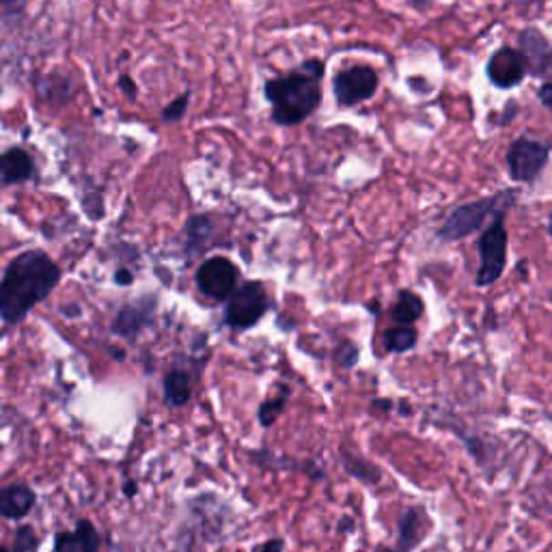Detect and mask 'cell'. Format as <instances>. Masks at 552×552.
I'll list each match as a JSON object with an SVG mask.
<instances>
[{
	"mask_svg": "<svg viewBox=\"0 0 552 552\" xmlns=\"http://www.w3.org/2000/svg\"><path fill=\"white\" fill-rule=\"evenodd\" d=\"M35 175V162L28 156L26 149L22 147H9L3 156H0V178H3V186L25 184V181L33 179Z\"/></svg>",
	"mask_w": 552,
	"mask_h": 552,
	"instance_id": "cell-15",
	"label": "cell"
},
{
	"mask_svg": "<svg viewBox=\"0 0 552 552\" xmlns=\"http://www.w3.org/2000/svg\"><path fill=\"white\" fill-rule=\"evenodd\" d=\"M119 87H121V91L126 93V96L130 97V99L137 97L138 89H137V85H134V80L130 78V76H121V78H119Z\"/></svg>",
	"mask_w": 552,
	"mask_h": 552,
	"instance_id": "cell-26",
	"label": "cell"
},
{
	"mask_svg": "<svg viewBox=\"0 0 552 552\" xmlns=\"http://www.w3.org/2000/svg\"><path fill=\"white\" fill-rule=\"evenodd\" d=\"M548 233H550V238H552V214H550V219H548Z\"/></svg>",
	"mask_w": 552,
	"mask_h": 552,
	"instance_id": "cell-31",
	"label": "cell"
},
{
	"mask_svg": "<svg viewBox=\"0 0 552 552\" xmlns=\"http://www.w3.org/2000/svg\"><path fill=\"white\" fill-rule=\"evenodd\" d=\"M188 106H190V91L181 93V96L175 97L171 104L164 106L162 119L167 123H175V121L184 119L186 113H188Z\"/></svg>",
	"mask_w": 552,
	"mask_h": 552,
	"instance_id": "cell-23",
	"label": "cell"
},
{
	"mask_svg": "<svg viewBox=\"0 0 552 552\" xmlns=\"http://www.w3.org/2000/svg\"><path fill=\"white\" fill-rule=\"evenodd\" d=\"M537 99L552 113V82H544L537 89Z\"/></svg>",
	"mask_w": 552,
	"mask_h": 552,
	"instance_id": "cell-25",
	"label": "cell"
},
{
	"mask_svg": "<svg viewBox=\"0 0 552 552\" xmlns=\"http://www.w3.org/2000/svg\"><path fill=\"white\" fill-rule=\"evenodd\" d=\"M509 210H501L492 219L490 225L481 233L477 249H479V270L475 283L477 287H490L501 279L507 266V227H505V216Z\"/></svg>",
	"mask_w": 552,
	"mask_h": 552,
	"instance_id": "cell-4",
	"label": "cell"
},
{
	"mask_svg": "<svg viewBox=\"0 0 552 552\" xmlns=\"http://www.w3.org/2000/svg\"><path fill=\"white\" fill-rule=\"evenodd\" d=\"M322 78L324 63L320 58H307L296 72L268 80L263 96L272 106L270 119L283 128L301 126L309 119L322 104Z\"/></svg>",
	"mask_w": 552,
	"mask_h": 552,
	"instance_id": "cell-2",
	"label": "cell"
},
{
	"mask_svg": "<svg viewBox=\"0 0 552 552\" xmlns=\"http://www.w3.org/2000/svg\"><path fill=\"white\" fill-rule=\"evenodd\" d=\"M270 296L260 281H246L229 296L225 307V324L233 331H249L268 313Z\"/></svg>",
	"mask_w": 552,
	"mask_h": 552,
	"instance_id": "cell-5",
	"label": "cell"
},
{
	"mask_svg": "<svg viewBox=\"0 0 552 552\" xmlns=\"http://www.w3.org/2000/svg\"><path fill=\"white\" fill-rule=\"evenodd\" d=\"M214 238V222L208 214L190 216L186 222V250L188 255H201Z\"/></svg>",
	"mask_w": 552,
	"mask_h": 552,
	"instance_id": "cell-17",
	"label": "cell"
},
{
	"mask_svg": "<svg viewBox=\"0 0 552 552\" xmlns=\"http://www.w3.org/2000/svg\"><path fill=\"white\" fill-rule=\"evenodd\" d=\"M37 495L26 484H11L0 490V516L5 520H20L31 514Z\"/></svg>",
	"mask_w": 552,
	"mask_h": 552,
	"instance_id": "cell-14",
	"label": "cell"
},
{
	"mask_svg": "<svg viewBox=\"0 0 552 552\" xmlns=\"http://www.w3.org/2000/svg\"><path fill=\"white\" fill-rule=\"evenodd\" d=\"M61 283V268L44 250H25L7 263L0 285L5 326L20 324Z\"/></svg>",
	"mask_w": 552,
	"mask_h": 552,
	"instance_id": "cell-1",
	"label": "cell"
},
{
	"mask_svg": "<svg viewBox=\"0 0 552 552\" xmlns=\"http://www.w3.org/2000/svg\"><path fill=\"white\" fill-rule=\"evenodd\" d=\"M342 460H343L345 471H348L352 477L365 481V484H369V486L375 484V481L382 477V473L373 466L372 462H367V460H363V457L350 454V451L345 447L342 449Z\"/></svg>",
	"mask_w": 552,
	"mask_h": 552,
	"instance_id": "cell-20",
	"label": "cell"
},
{
	"mask_svg": "<svg viewBox=\"0 0 552 552\" xmlns=\"http://www.w3.org/2000/svg\"><path fill=\"white\" fill-rule=\"evenodd\" d=\"M0 3H3V7L9 11L11 7H15V5H17V3H20V0H0Z\"/></svg>",
	"mask_w": 552,
	"mask_h": 552,
	"instance_id": "cell-30",
	"label": "cell"
},
{
	"mask_svg": "<svg viewBox=\"0 0 552 552\" xmlns=\"http://www.w3.org/2000/svg\"><path fill=\"white\" fill-rule=\"evenodd\" d=\"M39 546V536L31 525L20 526L14 536V544H11V552H31Z\"/></svg>",
	"mask_w": 552,
	"mask_h": 552,
	"instance_id": "cell-22",
	"label": "cell"
},
{
	"mask_svg": "<svg viewBox=\"0 0 552 552\" xmlns=\"http://www.w3.org/2000/svg\"><path fill=\"white\" fill-rule=\"evenodd\" d=\"M352 528H354V522H352V518H343V520H342V525H339V531H342V533H343V531H348V533H350Z\"/></svg>",
	"mask_w": 552,
	"mask_h": 552,
	"instance_id": "cell-29",
	"label": "cell"
},
{
	"mask_svg": "<svg viewBox=\"0 0 552 552\" xmlns=\"http://www.w3.org/2000/svg\"><path fill=\"white\" fill-rule=\"evenodd\" d=\"M518 199V190H501L492 197L477 199V201L457 205L438 229V238L445 242H457L479 231L487 219H495L501 210H509Z\"/></svg>",
	"mask_w": 552,
	"mask_h": 552,
	"instance_id": "cell-3",
	"label": "cell"
},
{
	"mask_svg": "<svg viewBox=\"0 0 552 552\" xmlns=\"http://www.w3.org/2000/svg\"><path fill=\"white\" fill-rule=\"evenodd\" d=\"M419 342V332L414 331L413 326H404L397 324V328H389L382 334V345H384L386 352L391 354H404V352H410Z\"/></svg>",
	"mask_w": 552,
	"mask_h": 552,
	"instance_id": "cell-19",
	"label": "cell"
},
{
	"mask_svg": "<svg viewBox=\"0 0 552 552\" xmlns=\"http://www.w3.org/2000/svg\"><path fill=\"white\" fill-rule=\"evenodd\" d=\"M425 311V302L419 293L413 290H402L397 293V301L391 307V317L395 320V324L413 326L414 322H419Z\"/></svg>",
	"mask_w": 552,
	"mask_h": 552,
	"instance_id": "cell-18",
	"label": "cell"
},
{
	"mask_svg": "<svg viewBox=\"0 0 552 552\" xmlns=\"http://www.w3.org/2000/svg\"><path fill=\"white\" fill-rule=\"evenodd\" d=\"M287 402H290V389H287V386H281L279 395L272 399H266V402L260 406V410H257V419H260L261 425L263 427L274 425L276 419L283 414Z\"/></svg>",
	"mask_w": 552,
	"mask_h": 552,
	"instance_id": "cell-21",
	"label": "cell"
},
{
	"mask_svg": "<svg viewBox=\"0 0 552 552\" xmlns=\"http://www.w3.org/2000/svg\"><path fill=\"white\" fill-rule=\"evenodd\" d=\"M432 522L421 507H408L397 518V550H414L425 542Z\"/></svg>",
	"mask_w": 552,
	"mask_h": 552,
	"instance_id": "cell-12",
	"label": "cell"
},
{
	"mask_svg": "<svg viewBox=\"0 0 552 552\" xmlns=\"http://www.w3.org/2000/svg\"><path fill=\"white\" fill-rule=\"evenodd\" d=\"M520 52L526 58L528 74L542 78L552 72V46L537 28H525L518 37Z\"/></svg>",
	"mask_w": 552,
	"mask_h": 552,
	"instance_id": "cell-10",
	"label": "cell"
},
{
	"mask_svg": "<svg viewBox=\"0 0 552 552\" xmlns=\"http://www.w3.org/2000/svg\"><path fill=\"white\" fill-rule=\"evenodd\" d=\"M548 158L550 147L542 143V140L518 137L509 145L507 156H505L509 178L518 181V184H533L542 175L544 167L548 164Z\"/></svg>",
	"mask_w": 552,
	"mask_h": 552,
	"instance_id": "cell-6",
	"label": "cell"
},
{
	"mask_svg": "<svg viewBox=\"0 0 552 552\" xmlns=\"http://www.w3.org/2000/svg\"><path fill=\"white\" fill-rule=\"evenodd\" d=\"M164 402L171 408H184L192 397V378L186 369L175 367L164 375Z\"/></svg>",
	"mask_w": 552,
	"mask_h": 552,
	"instance_id": "cell-16",
	"label": "cell"
},
{
	"mask_svg": "<svg viewBox=\"0 0 552 552\" xmlns=\"http://www.w3.org/2000/svg\"><path fill=\"white\" fill-rule=\"evenodd\" d=\"M334 356H337V363L345 369H352L358 363V348L352 342H343L339 343L337 352H334Z\"/></svg>",
	"mask_w": 552,
	"mask_h": 552,
	"instance_id": "cell-24",
	"label": "cell"
},
{
	"mask_svg": "<svg viewBox=\"0 0 552 552\" xmlns=\"http://www.w3.org/2000/svg\"><path fill=\"white\" fill-rule=\"evenodd\" d=\"M283 548H285L283 539H270L266 544L255 546V550H283Z\"/></svg>",
	"mask_w": 552,
	"mask_h": 552,
	"instance_id": "cell-27",
	"label": "cell"
},
{
	"mask_svg": "<svg viewBox=\"0 0 552 552\" xmlns=\"http://www.w3.org/2000/svg\"><path fill=\"white\" fill-rule=\"evenodd\" d=\"M102 546L99 533L93 526V522L87 518L78 520L74 531H61L55 536V548L56 552H93Z\"/></svg>",
	"mask_w": 552,
	"mask_h": 552,
	"instance_id": "cell-13",
	"label": "cell"
},
{
	"mask_svg": "<svg viewBox=\"0 0 552 552\" xmlns=\"http://www.w3.org/2000/svg\"><path fill=\"white\" fill-rule=\"evenodd\" d=\"M378 74L369 66H352L348 69H342L332 80L334 97L343 108H352V106L372 99L378 93Z\"/></svg>",
	"mask_w": 552,
	"mask_h": 552,
	"instance_id": "cell-8",
	"label": "cell"
},
{
	"mask_svg": "<svg viewBox=\"0 0 552 552\" xmlns=\"http://www.w3.org/2000/svg\"><path fill=\"white\" fill-rule=\"evenodd\" d=\"M132 274L128 270H117L115 272V283L117 285H130L132 283Z\"/></svg>",
	"mask_w": 552,
	"mask_h": 552,
	"instance_id": "cell-28",
	"label": "cell"
},
{
	"mask_svg": "<svg viewBox=\"0 0 552 552\" xmlns=\"http://www.w3.org/2000/svg\"><path fill=\"white\" fill-rule=\"evenodd\" d=\"M195 279L203 296L216 302H225L238 290L240 270L229 257L214 255L199 266Z\"/></svg>",
	"mask_w": 552,
	"mask_h": 552,
	"instance_id": "cell-7",
	"label": "cell"
},
{
	"mask_svg": "<svg viewBox=\"0 0 552 552\" xmlns=\"http://www.w3.org/2000/svg\"><path fill=\"white\" fill-rule=\"evenodd\" d=\"M156 301L151 296L140 298V301L128 302L126 307L119 309L115 322H113V332L121 334L126 339H134L143 328L151 322V313H154Z\"/></svg>",
	"mask_w": 552,
	"mask_h": 552,
	"instance_id": "cell-11",
	"label": "cell"
},
{
	"mask_svg": "<svg viewBox=\"0 0 552 552\" xmlns=\"http://www.w3.org/2000/svg\"><path fill=\"white\" fill-rule=\"evenodd\" d=\"M526 72V58L520 50L498 48L495 55L487 58V80H490L496 89H514V87H518L520 82L525 80Z\"/></svg>",
	"mask_w": 552,
	"mask_h": 552,
	"instance_id": "cell-9",
	"label": "cell"
}]
</instances>
